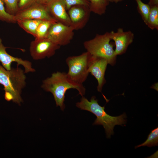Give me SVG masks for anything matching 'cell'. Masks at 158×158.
<instances>
[{
  "instance_id": "obj_24",
  "label": "cell",
  "mask_w": 158,
  "mask_h": 158,
  "mask_svg": "<svg viewBox=\"0 0 158 158\" xmlns=\"http://www.w3.org/2000/svg\"><path fill=\"white\" fill-rule=\"evenodd\" d=\"M148 4L150 6L158 5V0H149Z\"/></svg>"
},
{
  "instance_id": "obj_23",
  "label": "cell",
  "mask_w": 158,
  "mask_h": 158,
  "mask_svg": "<svg viewBox=\"0 0 158 158\" xmlns=\"http://www.w3.org/2000/svg\"><path fill=\"white\" fill-rule=\"evenodd\" d=\"M36 0H19L18 8V11L25 9L36 2Z\"/></svg>"
},
{
  "instance_id": "obj_25",
  "label": "cell",
  "mask_w": 158,
  "mask_h": 158,
  "mask_svg": "<svg viewBox=\"0 0 158 158\" xmlns=\"http://www.w3.org/2000/svg\"><path fill=\"white\" fill-rule=\"evenodd\" d=\"M51 0H36V2L40 4L46 5Z\"/></svg>"
},
{
  "instance_id": "obj_3",
  "label": "cell",
  "mask_w": 158,
  "mask_h": 158,
  "mask_svg": "<svg viewBox=\"0 0 158 158\" xmlns=\"http://www.w3.org/2000/svg\"><path fill=\"white\" fill-rule=\"evenodd\" d=\"M18 66L7 70L0 65V84L4 87L5 99L20 105L23 101L21 94L26 85V76L24 71Z\"/></svg>"
},
{
  "instance_id": "obj_4",
  "label": "cell",
  "mask_w": 158,
  "mask_h": 158,
  "mask_svg": "<svg viewBox=\"0 0 158 158\" xmlns=\"http://www.w3.org/2000/svg\"><path fill=\"white\" fill-rule=\"evenodd\" d=\"M110 32L102 34H97L93 38L84 42L83 45L87 51L92 56L106 59L108 63L114 65L117 56L115 54L114 44L110 42Z\"/></svg>"
},
{
  "instance_id": "obj_6",
  "label": "cell",
  "mask_w": 158,
  "mask_h": 158,
  "mask_svg": "<svg viewBox=\"0 0 158 158\" xmlns=\"http://www.w3.org/2000/svg\"><path fill=\"white\" fill-rule=\"evenodd\" d=\"M60 47L47 38H36L30 43L29 51L34 60H40L53 56Z\"/></svg>"
},
{
  "instance_id": "obj_26",
  "label": "cell",
  "mask_w": 158,
  "mask_h": 158,
  "mask_svg": "<svg viewBox=\"0 0 158 158\" xmlns=\"http://www.w3.org/2000/svg\"><path fill=\"white\" fill-rule=\"evenodd\" d=\"M109 2L114 3H117L118 2H122L125 0H108Z\"/></svg>"
},
{
  "instance_id": "obj_13",
  "label": "cell",
  "mask_w": 158,
  "mask_h": 158,
  "mask_svg": "<svg viewBox=\"0 0 158 158\" xmlns=\"http://www.w3.org/2000/svg\"><path fill=\"white\" fill-rule=\"evenodd\" d=\"M46 5L50 15L57 22L70 26L64 0H51Z\"/></svg>"
},
{
  "instance_id": "obj_21",
  "label": "cell",
  "mask_w": 158,
  "mask_h": 158,
  "mask_svg": "<svg viewBox=\"0 0 158 158\" xmlns=\"http://www.w3.org/2000/svg\"><path fill=\"white\" fill-rule=\"evenodd\" d=\"M4 3L6 12L15 15L18 11L19 0H1Z\"/></svg>"
},
{
  "instance_id": "obj_8",
  "label": "cell",
  "mask_w": 158,
  "mask_h": 158,
  "mask_svg": "<svg viewBox=\"0 0 158 158\" xmlns=\"http://www.w3.org/2000/svg\"><path fill=\"white\" fill-rule=\"evenodd\" d=\"M14 16L16 21L17 20L33 19L57 22L50 15L46 5L37 2L25 9L18 11Z\"/></svg>"
},
{
  "instance_id": "obj_2",
  "label": "cell",
  "mask_w": 158,
  "mask_h": 158,
  "mask_svg": "<svg viewBox=\"0 0 158 158\" xmlns=\"http://www.w3.org/2000/svg\"><path fill=\"white\" fill-rule=\"evenodd\" d=\"M95 97L92 96L89 101L84 97H82L80 101L76 104V106L82 110L89 111L95 114L97 118L93 125H102L104 128L107 138H110L114 133V129L115 126L125 125L126 122L125 113L116 116H111L107 113L105 107L100 105Z\"/></svg>"
},
{
  "instance_id": "obj_22",
  "label": "cell",
  "mask_w": 158,
  "mask_h": 158,
  "mask_svg": "<svg viewBox=\"0 0 158 158\" xmlns=\"http://www.w3.org/2000/svg\"><path fill=\"white\" fill-rule=\"evenodd\" d=\"M66 9L68 10L72 6L77 5H83L89 7V0H64Z\"/></svg>"
},
{
  "instance_id": "obj_9",
  "label": "cell",
  "mask_w": 158,
  "mask_h": 158,
  "mask_svg": "<svg viewBox=\"0 0 158 158\" xmlns=\"http://www.w3.org/2000/svg\"><path fill=\"white\" fill-rule=\"evenodd\" d=\"M70 26L74 30L83 28L88 22L90 13L89 7L83 5L72 6L68 10Z\"/></svg>"
},
{
  "instance_id": "obj_19",
  "label": "cell",
  "mask_w": 158,
  "mask_h": 158,
  "mask_svg": "<svg viewBox=\"0 0 158 158\" xmlns=\"http://www.w3.org/2000/svg\"><path fill=\"white\" fill-rule=\"evenodd\" d=\"M137 4V9L145 24L149 14L150 7L148 4H145L142 0H135Z\"/></svg>"
},
{
  "instance_id": "obj_1",
  "label": "cell",
  "mask_w": 158,
  "mask_h": 158,
  "mask_svg": "<svg viewBox=\"0 0 158 158\" xmlns=\"http://www.w3.org/2000/svg\"><path fill=\"white\" fill-rule=\"evenodd\" d=\"M41 87L45 91L52 94L56 106H59L62 111L65 108V95L68 90L75 89L82 97L85 92V88L83 84L73 81L68 78L67 73L64 72L53 73L50 77L43 81Z\"/></svg>"
},
{
  "instance_id": "obj_5",
  "label": "cell",
  "mask_w": 158,
  "mask_h": 158,
  "mask_svg": "<svg viewBox=\"0 0 158 158\" xmlns=\"http://www.w3.org/2000/svg\"><path fill=\"white\" fill-rule=\"evenodd\" d=\"M91 56L86 51L80 55L67 58L66 62L68 68L67 74L70 79L80 84L85 81L89 73L88 68Z\"/></svg>"
},
{
  "instance_id": "obj_10",
  "label": "cell",
  "mask_w": 158,
  "mask_h": 158,
  "mask_svg": "<svg viewBox=\"0 0 158 158\" xmlns=\"http://www.w3.org/2000/svg\"><path fill=\"white\" fill-rule=\"evenodd\" d=\"M110 32L111 40L114 42L115 54L116 56L125 53L128 46L133 42L134 34L130 30L124 31L122 28H118L116 31Z\"/></svg>"
},
{
  "instance_id": "obj_20",
  "label": "cell",
  "mask_w": 158,
  "mask_h": 158,
  "mask_svg": "<svg viewBox=\"0 0 158 158\" xmlns=\"http://www.w3.org/2000/svg\"><path fill=\"white\" fill-rule=\"evenodd\" d=\"M0 20L8 23H16L15 16L6 12L4 4L1 0H0Z\"/></svg>"
},
{
  "instance_id": "obj_15",
  "label": "cell",
  "mask_w": 158,
  "mask_h": 158,
  "mask_svg": "<svg viewBox=\"0 0 158 158\" xmlns=\"http://www.w3.org/2000/svg\"><path fill=\"white\" fill-rule=\"evenodd\" d=\"M89 0V8L91 12L100 16L105 13L110 3L108 0Z\"/></svg>"
},
{
  "instance_id": "obj_18",
  "label": "cell",
  "mask_w": 158,
  "mask_h": 158,
  "mask_svg": "<svg viewBox=\"0 0 158 158\" xmlns=\"http://www.w3.org/2000/svg\"><path fill=\"white\" fill-rule=\"evenodd\" d=\"M158 145V128L157 127L152 130L147 136V139L143 143L135 146V148L141 146H147L149 147Z\"/></svg>"
},
{
  "instance_id": "obj_17",
  "label": "cell",
  "mask_w": 158,
  "mask_h": 158,
  "mask_svg": "<svg viewBox=\"0 0 158 158\" xmlns=\"http://www.w3.org/2000/svg\"><path fill=\"white\" fill-rule=\"evenodd\" d=\"M57 22L50 20H42L38 25L35 32V38H46L49 30L54 23Z\"/></svg>"
},
{
  "instance_id": "obj_7",
  "label": "cell",
  "mask_w": 158,
  "mask_h": 158,
  "mask_svg": "<svg viewBox=\"0 0 158 158\" xmlns=\"http://www.w3.org/2000/svg\"><path fill=\"white\" fill-rule=\"evenodd\" d=\"M74 30L70 26L56 22L50 27L46 38L60 46L69 44L74 35Z\"/></svg>"
},
{
  "instance_id": "obj_11",
  "label": "cell",
  "mask_w": 158,
  "mask_h": 158,
  "mask_svg": "<svg viewBox=\"0 0 158 158\" xmlns=\"http://www.w3.org/2000/svg\"><path fill=\"white\" fill-rule=\"evenodd\" d=\"M108 64L105 59L91 55L88 71L97 80V90L100 92H101L103 87L106 82L105 74Z\"/></svg>"
},
{
  "instance_id": "obj_16",
  "label": "cell",
  "mask_w": 158,
  "mask_h": 158,
  "mask_svg": "<svg viewBox=\"0 0 158 158\" xmlns=\"http://www.w3.org/2000/svg\"><path fill=\"white\" fill-rule=\"evenodd\" d=\"M150 11L145 24L152 30H158V5L150 6Z\"/></svg>"
},
{
  "instance_id": "obj_14",
  "label": "cell",
  "mask_w": 158,
  "mask_h": 158,
  "mask_svg": "<svg viewBox=\"0 0 158 158\" xmlns=\"http://www.w3.org/2000/svg\"><path fill=\"white\" fill-rule=\"evenodd\" d=\"M41 21L33 19L17 20L16 23L26 32L35 37L37 28Z\"/></svg>"
},
{
  "instance_id": "obj_12",
  "label": "cell",
  "mask_w": 158,
  "mask_h": 158,
  "mask_svg": "<svg viewBox=\"0 0 158 158\" xmlns=\"http://www.w3.org/2000/svg\"><path fill=\"white\" fill-rule=\"evenodd\" d=\"M7 48L4 45L2 39L0 37V62L6 69L7 70H11L12 68V63L15 62L17 63V66L21 65L23 67L25 73L35 72V70L33 68L31 62L9 54L6 50Z\"/></svg>"
}]
</instances>
